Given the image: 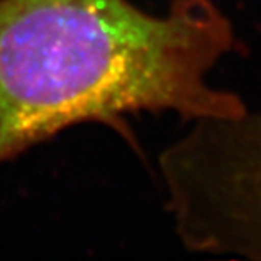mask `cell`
Listing matches in <instances>:
<instances>
[{
  "label": "cell",
  "mask_w": 261,
  "mask_h": 261,
  "mask_svg": "<svg viewBox=\"0 0 261 261\" xmlns=\"http://www.w3.org/2000/svg\"><path fill=\"white\" fill-rule=\"evenodd\" d=\"M246 46L214 0H0V165L78 124H103L138 148L126 116L236 119V92L207 80Z\"/></svg>",
  "instance_id": "cell-1"
},
{
  "label": "cell",
  "mask_w": 261,
  "mask_h": 261,
  "mask_svg": "<svg viewBox=\"0 0 261 261\" xmlns=\"http://www.w3.org/2000/svg\"><path fill=\"white\" fill-rule=\"evenodd\" d=\"M158 168L189 251L261 261V109L192 122L161 151Z\"/></svg>",
  "instance_id": "cell-2"
}]
</instances>
